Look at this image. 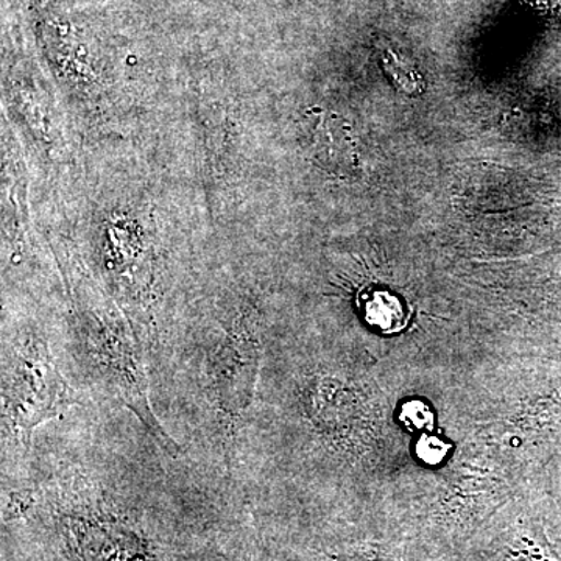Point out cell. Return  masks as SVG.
<instances>
[{"label": "cell", "mask_w": 561, "mask_h": 561, "mask_svg": "<svg viewBox=\"0 0 561 561\" xmlns=\"http://www.w3.org/2000/svg\"><path fill=\"white\" fill-rule=\"evenodd\" d=\"M68 394L49 350L25 343L5 351L3 364V415L18 440H28L32 431L61 411Z\"/></svg>", "instance_id": "cell-1"}, {"label": "cell", "mask_w": 561, "mask_h": 561, "mask_svg": "<svg viewBox=\"0 0 561 561\" xmlns=\"http://www.w3.org/2000/svg\"><path fill=\"white\" fill-rule=\"evenodd\" d=\"M402 419L409 421L411 426L423 427L431 421L430 409L421 402H409L402 409Z\"/></svg>", "instance_id": "cell-7"}, {"label": "cell", "mask_w": 561, "mask_h": 561, "mask_svg": "<svg viewBox=\"0 0 561 561\" xmlns=\"http://www.w3.org/2000/svg\"><path fill=\"white\" fill-rule=\"evenodd\" d=\"M382 61L387 73L393 77L394 83L400 84V88H404L405 92L415 90L416 83H419V76H416L415 70L411 66L402 62L401 58L390 50L386 51Z\"/></svg>", "instance_id": "cell-5"}, {"label": "cell", "mask_w": 561, "mask_h": 561, "mask_svg": "<svg viewBox=\"0 0 561 561\" xmlns=\"http://www.w3.org/2000/svg\"><path fill=\"white\" fill-rule=\"evenodd\" d=\"M365 309H367L368 320L371 323L379 324L381 328L398 323L402 312L400 301L386 294V291H375V294H371V297H368Z\"/></svg>", "instance_id": "cell-4"}, {"label": "cell", "mask_w": 561, "mask_h": 561, "mask_svg": "<svg viewBox=\"0 0 561 561\" xmlns=\"http://www.w3.org/2000/svg\"><path fill=\"white\" fill-rule=\"evenodd\" d=\"M313 154L321 168L331 172L353 173L359 165L356 139L350 125L335 114L317 113L313 127Z\"/></svg>", "instance_id": "cell-3"}, {"label": "cell", "mask_w": 561, "mask_h": 561, "mask_svg": "<svg viewBox=\"0 0 561 561\" xmlns=\"http://www.w3.org/2000/svg\"><path fill=\"white\" fill-rule=\"evenodd\" d=\"M446 446L438 438H423L419 445V454L421 459L430 461V463H438L446 456Z\"/></svg>", "instance_id": "cell-6"}, {"label": "cell", "mask_w": 561, "mask_h": 561, "mask_svg": "<svg viewBox=\"0 0 561 561\" xmlns=\"http://www.w3.org/2000/svg\"><path fill=\"white\" fill-rule=\"evenodd\" d=\"M260 365L257 343L245 330L232 332L213 357L214 393L225 419L234 423L249 408Z\"/></svg>", "instance_id": "cell-2"}]
</instances>
